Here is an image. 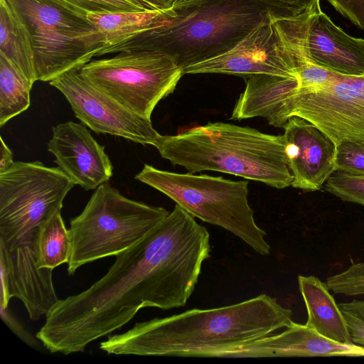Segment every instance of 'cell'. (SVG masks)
Listing matches in <instances>:
<instances>
[{
	"label": "cell",
	"mask_w": 364,
	"mask_h": 364,
	"mask_svg": "<svg viewBox=\"0 0 364 364\" xmlns=\"http://www.w3.org/2000/svg\"><path fill=\"white\" fill-rule=\"evenodd\" d=\"M170 8L181 6L196 0H164Z\"/></svg>",
	"instance_id": "32"
},
{
	"label": "cell",
	"mask_w": 364,
	"mask_h": 364,
	"mask_svg": "<svg viewBox=\"0 0 364 364\" xmlns=\"http://www.w3.org/2000/svg\"><path fill=\"white\" fill-rule=\"evenodd\" d=\"M162 207L131 200L107 183L98 186L82 213L70 220L68 272L116 256L140 241L169 214Z\"/></svg>",
	"instance_id": "6"
},
{
	"label": "cell",
	"mask_w": 364,
	"mask_h": 364,
	"mask_svg": "<svg viewBox=\"0 0 364 364\" xmlns=\"http://www.w3.org/2000/svg\"><path fill=\"white\" fill-rule=\"evenodd\" d=\"M0 55L31 85L36 81L34 53L28 31L4 0H0Z\"/></svg>",
	"instance_id": "18"
},
{
	"label": "cell",
	"mask_w": 364,
	"mask_h": 364,
	"mask_svg": "<svg viewBox=\"0 0 364 364\" xmlns=\"http://www.w3.org/2000/svg\"><path fill=\"white\" fill-rule=\"evenodd\" d=\"M75 183L58 167L14 161L0 173V237L18 241L34 236L57 212Z\"/></svg>",
	"instance_id": "10"
},
{
	"label": "cell",
	"mask_w": 364,
	"mask_h": 364,
	"mask_svg": "<svg viewBox=\"0 0 364 364\" xmlns=\"http://www.w3.org/2000/svg\"><path fill=\"white\" fill-rule=\"evenodd\" d=\"M97 88L132 112L151 119L157 104L176 89L182 69L157 52H122L92 60L80 70Z\"/></svg>",
	"instance_id": "9"
},
{
	"label": "cell",
	"mask_w": 364,
	"mask_h": 364,
	"mask_svg": "<svg viewBox=\"0 0 364 364\" xmlns=\"http://www.w3.org/2000/svg\"><path fill=\"white\" fill-rule=\"evenodd\" d=\"M210 253L208 230L176 204L158 226L116 255L102 278L60 299L36 336L52 353L83 352L90 343L127 323L141 309L183 306Z\"/></svg>",
	"instance_id": "1"
},
{
	"label": "cell",
	"mask_w": 364,
	"mask_h": 364,
	"mask_svg": "<svg viewBox=\"0 0 364 364\" xmlns=\"http://www.w3.org/2000/svg\"><path fill=\"white\" fill-rule=\"evenodd\" d=\"M31 83L0 55V126L30 106Z\"/></svg>",
	"instance_id": "20"
},
{
	"label": "cell",
	"mask_w": 364,
	"mask_h": 364,
	"mask_svg": "<svg viewBox=\"0 0 364 364\" xmlns=\"http://www.w3.org/2000/svg\"><path fill=\"white\" fill-rule=\"evenodd\" d=\"M161 156L189 173L213 171L282 189L291 186L283 135L249 127L209 122L176 135H159Z\"/></svg>",
	"instance_id": "3"
},
{
	"label": "cell",
	"mask_w": 364,
	"mask_h": 364,
	"mask_svg": "<svg viewBox=\"0 0 364 364\" xmlns=\"http://www.w3.org/2000/svg\"><path fill=\"white\" fill-rule=\"evenodd\" d=\"M1 272V294H0V306L7 308L10 299L12 298L10 289L9 278L6 269L0 266Z\"/></svg>",
	"instance_id": "29"
},
{
	"label": "cell",
	"mask_w": 364,
	"mask_h": 364,
	"mask_svg": "<svg viewBox=\"0 0 364 364\" xmlns=\"http://www.w3.org/2000/svg\"><path fill=\"white\" fill-rule=\"evenodd\" d=\"M289 17L257 0H196L169 9L159 26L141 31L127 52H157L183 70L235 47L272 13Z\"/></svg>",
	"instance_id": "4"
},
{
	"label": "cell",
	"mask_w": 364,
	"mask_h": 364,
	"mask_svg": "<svg viewBox=\"0 0 364 364\" xmlns=\"http://www.w3.org/2000/svg\"><path fill=\"white\" fill-rule=\"evenodd\" d=\"M77 11L88 13H117L152 11L140 0H59Z\"/></svg>",
	"instance_id": "22"
},
{
	"label": "cell",
	"mask_w": 364,
	"mask_h": 364,
	"mask_svg": "<svg viewBox=\"0 0 364 364\" xmlns=\"http://www.w3.org/2000/svg\"><path fill=\"white\" fill-rule=\"evenodd\" d=\"M47 149L58 167L85 191L95 190L113 175L105 146L82 123L68 121L53 127Z\"/></svg>",
	"instance_id": "14"
},
{
	"label": "cell",
	"mask_w": 364,
	"mask_h": 364,
	"mask_svg": "<svg viewBox=\"0 0 364 364\" xmlns=\"http://www.w3.org/2000/svg\"><path fill=\"white\" fill-rule=\"evenodd\" d=\"M292 322L290 309L262 294L229 306L136 323L109 336L100 348L113 355L226 358Z\"/></svg>",
	"instance_id": "2"
},
{
	"label": "cell",
	"mask_w": 364,
	"mask_h": 364,
	"mask_svg": "<svg viewBox=\"0 0 364 364\" xmlns=\"http://www.w3.org/2000/svg\"><path fill=\"white\" fill-rule=\"evenodd\" d=\"M336 171L364 175V142L344 141L336 145Z\"/></svg>",
	"instance_id": "24"
},
{
	"label": "cell",
	"mask_w": 364,
	"mask_h": 364,
	"mask_svg": "<svg viewBox=\"0 0 364 364\" xmlns=\"http://www.w3.org/2000/svg\"><path fill=\"white\" fill-rule=\"evenodd\" d=\"M364 347L342 344L295 322L280 333L270 334L244 345L226 358L362 356Z\"/></svg>",
	"instance_id": "16"
},
{
	"label": "cell",
	"mask_w": 364,
	"mask_h": 364,
	"mask_svg": "<svg viewBox=\"0 0 364 364\" xmlns=\"http://www.w3.org/2000/svg\"><path fill=\"white\" fill-rule=\"evenodd\" d=\"M296 17L320 8L319 0H257Z\"/></svg>",
	"instance_id": "26"
},
{
	"label": "cell",
	"mask_w": 364,
	"mask_h": 364,
	"mask_svg": "<svg viewBox=\"0 0 364 364\" xmlns=\"http://www.w3.org/2000/svg\"><path fill=\"white\" fill-rule=\"evenodd\" d=\"M36 248L37 266L39 269L53 270L60 264L69 262L71 255L70 237L61 211L41 223Z\"/></svg>",
	"instance_id": "19"
},
{
	"label": "cell",
	"mask_w": 364,
	"mask_h": 364,
	"mask_svg": "<svg viewBox=\"0 0 364 364\" xmlns=\"http://www.w3.org/2000/svg\"><path fill=\"white\" fill-rule=\"evenodd\" d=\"M79 70L68 71L49 82L65 96L75 117L97 134L153 145L160 134L151 119L132 112L97 88Z\"/></svg>",
	"instance_id": "12"
},
{
	"label": "cell",
	"mask_w": 364,
	"mask_h": 364,
	"mask_svg": "<svg viewBox=\"0 0 364 364\" xmlns=\"http://www.w3.org/2000/svg\"><path fill=\"white\" fill-rule=\"evenodd\" d=\"M341 14L364 30V0H327Z\"/></svg>",
	"instance_id": "27"
},
{
	"label": "cell",
	"mask_w": 364,
	"mask_h": 364,
	"mask_svg": "<svg viewBox=\"0 0 364 364\" xmlns=\"http://www.w3.org/2000/svg\"><path fill=\"white\" fill-rule=\"evenodd\" d=\"M0 145V173L4 172L14 164L13 154L11 150L4 142L3 138L1 136Z\"/></svg>",
	"instance_id": "30"
},
{
	"label": "cell",
	"mask_w": 364,
	"mask_h": 364,
	"mask_svg": "<svg viewBox=\"0 0 364 364\" xmlns=\"http://www.w3.org/2000/svg\"><path fill=\"white\" fill-rule=\"evenodd\" d=\"M30 36L36 81L50 82L97 56L105 38L87 17L59 0H4Z\"/></svg>",
	"instance_id": "7"
},
{
	"label": "cell",
	"mask_w": 364,
	"mask_h": 364,
	"mask_svg": "<svg viewBox=\"0 0 364 364\" xmlns=\"http://www.w3.org/2000/svg\"><path fill=\"white\" fill-rule=\"evenodd\" d=\"M294 117L315 125L336 145L364 142V76L336 73L322 85L298 87L258 115L276 127H284Z\"/></svg>",
	"instance_id": "8"
},
{
	"label": "cell",
	"mask_w": 364,
	"mask_h": 364,
	"mask_svg": "<svg viewBox=\"0 0 364 364\" xmlns=\"http://www.w3.org/2000/svg\"><path fill=\"white\" fill-rule=\"evenodd\" d=\"M0 315L4 323L22 341L32 348L39 346L38 340L36 337L28 331L19 322L14 315L7 308L0 306Z\"/></svg>",
	"instance_id": "28"
},
{
	"label": "cell",
	"mask_w": 364,
	"mask_h": 364,
	"mask_svg": "<svg viewBox=\"0 0 364 364\" xmlns=\"http://www.w3.org/2000/svg\"><path fill=\"white\" fill-rule=\"evenodd\" d=\"M134 178L163 193L203 222L220 226L266 256L271 247L248 203V181L192 173H178L144 164Z\"/></svg>",
	"instance_id": "5"
},
{
	"label": "cell",
	"mask_w": 364,
	"mask_h": 364,
	"mask_svg": "<svg viewBox=\"0 0 364 364\" xmlns=\"http://www.w3.org/2000/svg\"><path fill=\"white\" fill-rule=\"evenodd\" d=\"M286 18L270 13L232 49L188 66L183 74L220 73L245 79L258 74L298 77L299 60L287 39Z\"/></svg>",
	"instance_id": "11"
},
{
	"label": "cell",
	"mask_w": 364,
	"mask_h": 364,
	"mask_svg": "<svg viewBox=\"0 0 364 364\" xmlns=\"http://www.w3.org/2000/svg\"><path fill=\"white\" fill-rule=\"evenodd\" d=\"M353 343L364 347V300L338 304Z\"/></svg>",
	"instance_id": "25"
},
{
	"label": "cell",
	"mask_w": 364,
	"mask_h": 364,
	"mask_svg": "<svg viewBox=\"0 0 364 364\" xmlns=\"http://www.w3.org/2000/svg\"><path fill=\"white\" fill-rule=\"evenodd\" d=\"M298 284L308 314L306 325L332 341L352 343L345 318L326 284L303 275L298 277Z\"/></svg>",
	"instance_id": "17"
},
{
	"label": "cell",
	"mask_w": 364,
	"mask_h": 364,
	"mask_svg": "<svg viewBox=\"0 0 364 364\" xmlns=\"http://www.w3.org/2000/svg\"><path fill=\"white\" fill-rule=\"evenodd\" d=\"M291 45L312 65L346 75L364 76V39L350 36L318 8L286 18Z\"/></svg>",
	"instance_id": "13"
},
{
	"label": "cell",
	"mask_w": 364,
	"mask_h": 364,
	"mask_svg": "<svg viewBox=\"0 0 364 364\" xmlns=\"http://www.w3.org/2000/svg\"><path fill=\"white\" fill-rule=\"evenodd\" d=\"M325 188L343 200L364 205V175L335 171L326 181Z\"/></svg>",
	"instance_id": "21"
},
{
	"label": "cell",
	"mask_w": 364,
	"mask_h": 364,
	"mask_svg": "<svg viewBox=\"0 0 364 364\" xmlns=\"http://www.w3.org/2000/svg\"><path fill=\"white\" fill-rule=\"evenodd\" d=\"M283 128L291 186L309 191L321 189L336 171V145L303 118L291 117Z\"/></svg>",
	"instance_id": "15"
},
{
	"label": "cell",
	"mask_w": 364,
	"mask_h": 364,
	"mask_svg": "<svg viewBox=\"0 0 364 364\" xmlns=\"http://www.w3.org/2000/svg\"><path fill=\"white\" fill-rule=\"evenodd\" d=\"M329 290L348 296L364 295V262H353L346 269L329 277Z\"/></svg>",
	"instance_id": "23"
},
{
	"label": "cell",
	"mask_w": 364,
	"mask_h": 364,
	"mask_svg": "<svg viewBox=\"0 0 364 364\" xmlns=\"http://www.w3.org/2000/svg\"><path fill=\"white\" fill-rule=\"evenodd\" d=\"M150 6L154 10L164 11L171 8L164 0H140Z\"/></svg>",
	"instance_id": "31"
}]
</instances>
